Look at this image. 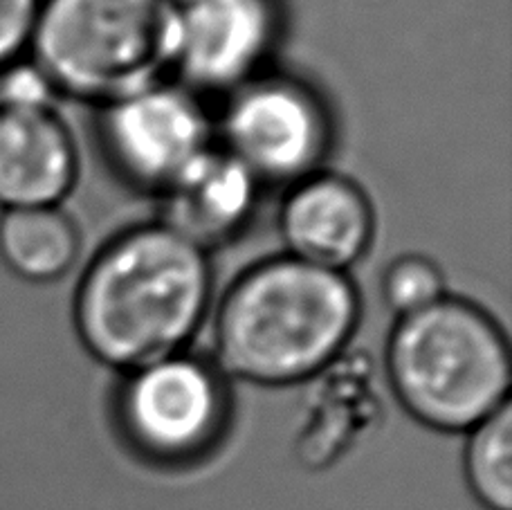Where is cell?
<instances>
[{"mask_svg":"<svg viewBox=\"0 0 512 510\" xmlns=\"http://www.w3.org/2000/svg\"><path fill=\"white\" fill-rule=\"evenodd\" d=\"M209 252L162 221L113 236L81 275L72 322L97 362L131 373L185 353L212 313Z\"/></svg>","mask_w":512,"mask_h":510,"instance_id":"cell-1","label":"cell"},{"mask_svg":"<svg viewBox=\"0 0 512 510\" xmlns=\"http://www.w3.org/2000/svg\"><path fill=\"white\" fill-rule=\"evenodd\" d=\"M349 275L290 254L261 259L236 277L214 311V364L259 387L315 380L342 358L360 326Z\"/></svg>","mask_w":512,"mask_h":510,"instance_id":"cell-2","label":"cell"},{"mask_svg":"<svg viewBox=\"0 0 512 510\" xmlns=\"http://www.w3.org/2000/svg\"><path fill=\"white\" fill-rule=\"evenodd\" d=\"M384 373L418 423L470 432L510 403L512 353L495 317L468 299L445 295L425 311L398 317Z\"/></svg>","mask_w":512,"mask_h":510,"instance_id":"cell-3","label":"cell"},{"mask_svg":"<svg viewBox=\"0 0 512 510\" xmlns=\"http://www.w3.org/2000/svg\"><path fill=\"white\" fill-rule=\"evenodd\" d=\"M173 50L171 0H41L27 57L57 97L102 108L164 81Z\"/></svg>","mask_w":512,"mask_h":510,"instance_id":"cell-4","label":"cell"},{"mask_svg":"<svg viewBox=\"0 0 512 510\" xmlns=\"http://www.w3.org/2000/svg\"><path fill=\"white\" fill-rule=\"evenodd\" d=\"M225 373L189 351L124 373L115 409L133 448L153 461L203 457L230 414Z\"/></svg>","mask_w":512,"mask_h":510,"instance_id":"cell-5","label":"cell"},{"mask_svg":"<svg viewBox=\"0 0 512 510\" xmlns=\"http://www.w3.org/2000/svg\"><path fill=\"white\" fill-rule=\"evenodd\" d=\"M104 158L137 191L164 196L214 147L203 102L167 79L99 108Z\"/></svg>","mask_w":512,"mask_h":510,"instance_id":"cell-6","label":"cell"},{"mask_svg":"<svg viewBox=\"0 0 512 510\" xmlns=\"http://www.w3.org/2000/svg\"><path fill=\"white\" fill-rule=\"evenodd\" d=\"M221 147L261 182H297L319 171L331 147V117L304 81L259 75L230 93Z\"/></svg>","mask_w":512,"mask_h":510,"instance_id":"cell-7","label":"cell"},{"mask_svg":"<svg viewBox=\"0 0 512 510\" xmlns=\"http://www.w3.org/2000/svg\"><path fill=\"white\" fill-rule=\"evenodd\" d=\"M279 30V0H189L176 5L171 70L191 93L230 95L261 75Z\"/></svg>","mask_w":512,"mask_h":510,"instance_id":"cell-8","label":"cell"},{"mask_svg":"<svg viewBox=\"0 0 512 510\" xmlns=\"http://www.w3.org/2000/svg\"><path fill=\"white\" fill-rule=\"evenodd\" d=\"M286 254L310 266L349 275L376 236V209L358 182L319 169L292 182L279 212Z\"/></svg>","mask_w":512,"mask_h":510,"instance_id":"cell-9","label":"cell"},{"mask_svg":"<svg viewBox=\"0 0 512 510\" xmlns=\"http://www.w3.org/2000/svg\"><path fill=\"white\" fill-rule=\"evenodd\" d=\"M77 178V142L57 108L0 104V212L63 205Z\"/></svg>","mask_w":512,"mask_h":510,"instance_id":"cell-10","label":"cell"},{"mask_svg":"<svg viewBox=\"0 0 512 510\" xmlns=\"http://www.w3.org/2000/svg\"><path fill=\"white\" fill-rule=\"evenodd\" d=\"M261 182L214 144L162 198L160 221L198 248L212 252L250 225Z\"/></svg>","mask_w":512,"mask_h":510,"instance_id":"cell-11","label":"cell"},{"mask_svg":"<svg viewBox=\"0 0 512 510\" xmlns=\"http://www.w3.org/2000/svg\"><path fill=\"white\" fill-rule=\"evenodd\" d=\"M77 223L63 205L0 212V261L27 284H52L75 268Z\"/></svg>","mask_w":512,"mask_h":510,"instance_id":"cell-12","label":"cell"},{"mask_svg":"<svg viewBox=\"0 0 512 510\" xmlns=\"http://www.w3.org/2000/svg\"><path fill=\"white\" fill-rule=\"evenodd\" d=\"M465 475L479 502L490 510H512V405L470 430Z\"/></svg>","mask_w":512,"mask_h":510,"instance_id":"cell-13","label":"cell"},{"mask_svg":"<svg viewBox=\"0 0 512 510\" xmlns=\"http://www.w3.org/2000/svg\"><path fill=\"white\" fill-rule=\"evenodd\" d=\"M445 295L443 270L425 254H402L382 275V299L396 317L425 311Z\"/></svg>","mask_w":512,"mask_h":510,"instance_id":"cell-14","label":"cell"},{"mask_svg":"<svg viewBox=\"0 0 512 510\" xmlns=\"http://www.w3.org/2000/svg\"><path fill=\"white\" fill-rule=\"evenodd\" d=\"M41 0H0V70L27 57Z\"/></svg>","mask_w":512,"mask_h":510,"instance_id":"cell-15","label":"cell"},{"mask_svg":"<svg viewBox=\"0 0 512 510\" xmlns=\"http://www.w3.org/2000/svg\"><path fill=\"white\" fill-rule=\"evenodd\" d=\"M54 99L57 93L30 57L0 70V104L3 106H54Z\"/></svg>","mask_w":512,"mask_h":510,"instance_id":"cell-16","label":"cell"},{"mask_svg":"<svg viewBox=\"0 0 512 510\" xmlns=\"http://www.w3.org/2000/svg\"><path fill=\"white\" fill-rule=\"evenodd\" d=\"M173 5H182V3H189V0H171Z\"/></svg>","mask_w":512,"mask_h":510,"instance_id":"cell-17","label":"cell"}]
</instances>
